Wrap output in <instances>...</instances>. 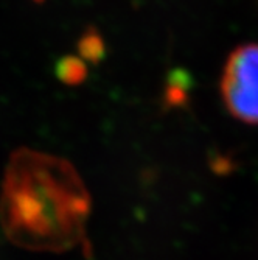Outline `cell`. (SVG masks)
Here are the masks:
<instances>
[{"label":"cell","instance_id":"cell-3","mask_svg":"<svg viewBox=\"0 0 258 260\" xmlns=\"http://www.w3.org/2000/svg\"><path fill=\"white\" fill-rule=\"evenodd\" d=\"M77 47H78V56L84 62L87 61L92 64H98L106 53L104 39L101 33L93 27H89L86 31L81 33Z\"/></svg>","mask_w":258,"mask_h":260},{"label":"cell","instance_id":"cell-4","mask_svg":"<svg viewBox=\"0 0 258 260\" xmlns=\"http://www.w3.org/2000/svg\"><path fill=\"white\" fill-rule=\"evenodd\" d=\"M56 77L67 86H78L87 77L86 62L78 55L64 56L56 64Z\"/></svg>","mask_w":258,"mask_h":260},{"label":"cell","instance_id":"cell-5","mask_svg":"<svg viewBox=\"0 0 258 260\" xmlns=\"http://www.w3.org/2000/svg\"><path fill=\"white\" fill-rule=\"evenodd\" d=\"M183 83L180 81V75L177 77V80L176 81H173V83H170V86H168V89H167V103L168 105H174V106H177V105H180L183 100H185V92H183Z\"/></svg>","mask_w":258,"mask_h":260},{"label":"cell","instance_id":"cell-1","mask_svg":"<svg viewBox=\"0 0 258 260\" xmlns=\"http://www.w3.org/2000/svg\"><path fill=\"white\" fill-rule=\"evenodd\" d=\"M92 198L67 159L19 148L5 167L0 224L7 239L36 252H65L86 245Z\"/></svg>","mask_w":258,"mask_h":260},{"label":"cell","instance_id":"cell-2","mask_svg":"<svg viewBox=\"0 0 258 260\" xmlns=\"http://www.w3.org/2000/svg\"><path fill=\"white\" fill-rule=\"evenodd\" d=\"M219 89L232 117L258 125V44L240 45L229 55Z\"/></svg>","mask_w":258,"mask_h":260}]
</instances>
